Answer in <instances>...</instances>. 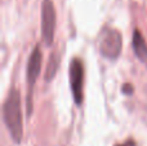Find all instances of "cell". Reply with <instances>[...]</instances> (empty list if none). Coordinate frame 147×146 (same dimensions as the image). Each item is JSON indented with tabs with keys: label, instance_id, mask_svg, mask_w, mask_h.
Listing matches in <instances>:
<instances>
[{
	"label": "cell",
	"instance_id": "obj_1",
	"mask_svg": "<svg viewBox=\"0 0 147 146\" xmlns=\"http://www.w3.org/2000/svg\"><path fill=\"white\" fill-rule=\"evenodd\" d=\"M4 122L10 136L16 142L22 140V114H21V97L17 89H10L3 106Z\"/></svg>",
	"mask_w": 147,
	"mask_h": 146
},
{
	"label": "cell",
	"instance_id": "obj_2",
	"mask_svg": "<svg viewBox=\"0 0 147 146\" xmlns=\"http://www.w3.org/2000/svg\"><path fill=\"white\" fill-rule=\"evenodd\" d=\"M99 51L102 56L109 59L117 58L121 52V35L112 28H106L102 31L99 39Z\"/></svg>",
	"mask_w": 147,
	"mask_h": 146
},
{
	"label": "cell",
	"instance_id": "obj_3",
	"mask_svg": "<svg viewBox=\"0 0 147 146\" xmlns=\"http://www.w3.org/2000/svg\"><path fill=\"white\" fill-rule=\"evenodd\" d=\"M54 30H56V9L53 1L44 0L41 7V32L44 43L48 47L54 40Z\"/></svg>",
	"mask_w": 147,
	"mask_h": 146
},
{
	"label": "cell",
	"instance_id": "obj_4",
	"mask_svg": "<svg viewBox=\"0 0 147 146\" xmlns=\"http://www.w3.org/2000/svg\"><path fill=\"white\" fill-rule=\"evenodd\" d=\"M83 64L79 58H74L70 65V84H71V91L76 105H80L83 101Z\"/></svg>",
	"mask_w": 147,
	"mask_h": 146
},
{
	"label": "cell",
	"instance_id": "obj_5",
	"mask_svg": "<svg viewBox=\"0 0 147 146\" xmlns=\"http://www.w3.org/2000/svg\"><path fill=\"white\" fill-rule=\"evenodd\" d=\"M41 52L39 47H35L34 51L31 52L30 57H28L27 62V69H26V78H27V84L28 87L32 88L35 84L36 79H38L39 74H40L41 69Z\"/></svg>",
	"mask_w": 147,
	"mask_h": 146
},
{
	"label": "cell",
	"instance_id": "obj_6",
	"mask_svg": "<svg viewBox=\"0 0 147 146\" xmlns=\"http://www.w3.org/2000/svg\"><path fill=\"white\" fill-rule=\"evenodd\" d=\"M133 49H134V53L143 64H147V43L143 39V36L141 35L140 30L136 28L134 32H133Z\"/></svg>",
	"mask_w": 147,
	"mask_h": 146
},
{
	"label": "cell",
	"instance_id": "obj_7",
	"mask_svg": "<svg viewBox=\"0 0 147 146\" xmlns=\"http://www.w3.org/2000/svg\"><path fill=\"white\" fill-rule=\"evenodd\" d=\"M123 92L127 93V95H132L133 92V87L130 84H124V87H123Z\"/></svg>",
	"mask_w": 147,
	"mask_h": 146
},
{
	"label": "cell",
	"instance_id": "obj_8",
	"mask_svg": "<svg viewBox=\"0 0 147 146\" xmlns=\"http://www.w3.org/2000/svg\"><path fill=\"white\" fill-rule=\"evenodd\" d=\"M116 146H136V142L133 141V140H128V141L123 142V144H120V145H116Z\"/></svg>",
	"mask_w": 147,
	"mask_h": 146
}]
</instances>
